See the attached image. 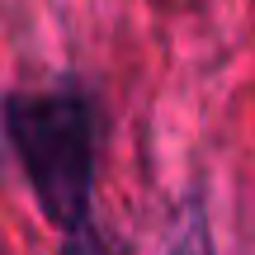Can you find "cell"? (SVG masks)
<instances>
[{"label": "cell", "instance_id": "cell-1", "mask_svg": "<svg viewBox=\"0 0 255 255\" xmlns=\"http://www.w3.org/2000/svg\"><path fill=\"white\" fill-rule=\"evenodd\" d=\"M0 128L33 189L38 208L66 237L90 222L95 165H100V114L81 85L14 90L0 100Z\"/></svg>", "mask_w": 255, "mask_h": 255}, {"label": "cell", "instance_id": "cell-2", "mask_svg": "<svg viewBox=\"0 0 255 255\" xmlns=\"http://www.w3.org/2000/svg\"><path fill=\"white\" fill-rule=\"evenodd\" d=\"M62 255H119V246H109V241H104L100 232H95L90 222H85L81 232H71V237H66Z\"/></svg>", "mask_w": 255, "mask_h": 255}]
</instances>
